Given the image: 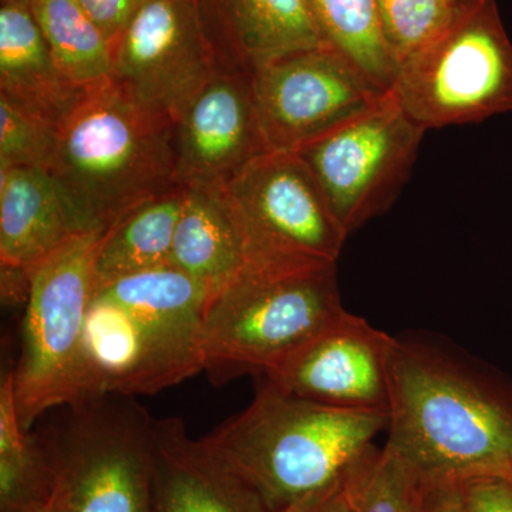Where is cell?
Here are the masks:
<instances>
[{"label": "cell", "mask_w": 512, "mask_h": 512, "mask_svg": "<svg viewBox=\"0 0 512 512\" xmlns=\"http://www.w3.org/2000/svg\"><path fill=\"white\" fill-rule=\"evenodd\" d=\"M49 173L80 234L175 184L174 121L141 106L113 80L84 92L60 124Z\"/></svg>", "instance_id": "3957f363"}, {"label": "cell", "mask_w": 512, "mask_h": 512, "mask_svg": "<svg viewBox=\"0 0 512 512\" xmlns=\"http://www.w3.org/2000/svg\"><path fill=\"white\" fill-rule=\"evenodd\" d=\"M55 436L50 507L57 512H153V417L131 396L70 404Z\"/></svg>", "instance_id": "8992f818"}, {"label": "cell", "mask_w": 512, "mask_h": 512, "mask_svg": "<svg viewBox=\"0 0 512 512\" xmlns=\"http://www.w3.org/2000/svg\"><path fill=\"white\" fill-rule=\"evenodd\" d=\"M426 131L389 92L375 109L295 153L350 235L392 207L409 180Z\"/></svg>", "instance_id": "9c48e42d"}, {"label": "cell", "mask_w": 512, "mask_h": 512, "mask_svg": "<svg viewBox=\"0 0 512 512\" xmlns=\"http://www.w3.org/2000/svg\"><path fill=\"white\" fill-rule=\"evenodd\" d=\"M28 512H57V511L53 510V508L50 507V505H45V507L35 508V510L28 511Z\"/></svg>", "instance_id": "1f68e13d"}, {"label": "cell", "mask_w": 512, "mask_h": 512, "mask_svg": "<svg viewBox=\"0 0 512 512\" xmlns=\"http://www.w3.org/2000/svg\"><path fill=\"white\" fill-rule=\"evenodd\" d=\"M99 26L111 46L123 35L144 0H77Z\"/></svg>", "instance_id": "f1b7e54d"}, {"label": "cell", "mask_w": 512, "mask_h": 512, "mask_svg": "<svg viewBox=\"0 0 512 512\" xmlns=\"http://www.w3.org/2000/svg\"><path fill=\"white\" fill-rule=\"evenodd\" d=\"M184 200L185 187L174 185L140 202L113 222L100 235L94 249V288L170 264L175 228Z\"/></svg>", "instance_id": "ffe728a7"}, {"label": "cell", "mask_w": 512, "mask_h": 512, "mask_svg": "<svg viewBox=\"0 0 512 512\" xmlns=\"http://www.w3.org/2000/svg\"><path fill=\"white\" fill-rule=\"evenodd\" d=\"M153 512H272L178 417L153 419Z\"/></svg>", "instance_id": "9a60e30c"}, {"label": "cell", "mask_w": 512, "mask_h": 512, "mask_svg": "<svg viewBox=\"0 0 512 512\" xmlns=\"http://www.w3.org/2000/svg\"><path fill=\"white\" fill-rule=\"evenodd\" d=\"M390 93L426 130L511 113L512 43L494 0L461 2L450 25L399 64Z\"/></svg>", "instance_id": "5b68a950"}, {"label": "cell", "mask_w": 512, "mask_h": 512, "mask_svg": "<svg viewBox=\"0 0 512 512\" xmlns=\"http://www.w3.org/2000/svg\"><path fill=\"white\" fill-rule=\"evenodd\" d=\"M346 312L336 264L245 268L208 301L202 370L214 384L264 376Z\"/></svg>", "instance_id": "277c9868"}, {"label": "cell", "mask_w": 512, "mask_h": 512, "mask_svg": "<svg viewBox=\"0 0 512 512\" xmlns=\"http://www.w3.org/2000/svg\"><path fill=\"white\" fill-rule=\"evenodd\" d=\"M393 340L360 316L346 312L264 377L286 393L325 406L389 413Z\"/></svg>", "instance_id": "4fadbf2b"}, {"label": "cell", "mask_w": 512, "mask_h": 512, "mask_svg": "<svg viewBox=\"0 0 512 512\" xmlns=\"http://www.w3.org/2000/svg\"><path fill=\"white\" fill-rule=\"evenodd\" d=\"M170 264L200 282L210 298L248 268L244 242L220 187H185Z\"/></svg>", "instance_id": "d6986e66"}, {"label": "cell", "mask_w": 512, "mask_h": 512, "mask_svg": "<svg viewBox=\"0 0 512 512\" xmlns=\"http://www.w3.org/2000/svg\"><path fill=\"white\" fill-rule=\"evenodd\" d=\"M266 151L251 73L220 63L174 123L175 184L224 183Z\"/></svg>", "instance_id": "5bb4252c"}, {"label": "cell", "mask_w": 512, "mask_h": 512, "mask_svg": "<svg viewBox=\"0 0 512 512\" xmlns=\"http://www.w3.org/2000/svg\"><path fill=\"white\" fill-rule=\"evenodd\" d=\"M59 127L0 94V168L35 167L49 171Z\"/></svg>", "instance_id": "4316f807"}, {"label": "cell", "mask_w": 512, "mask_h": 512, "mask_svg": "<svg viewBox=\"0 0 512 512\" xmlns=\"http://www.w3.org/2000/svg\"><path fill=\"white\" fill-rule=\"evenodd\" d=\"M345 476L326 490L306 498L301 503L293 504L281 512H353Z\"/></svg>", "instance_id": "f546056e"}, {"label": "cell", "mask_w": 512, "mask_h": 512, "mask_svg": "<svg viewBox=\"0 0 512 512\" xmlns=\"http://www.w3.org/2000/svg\"><path fill=\"white\" fill-rule=\"evenodd\" d=\"M386 447L424 483L512 480V404L461 357L394 338Z\"/></svg>", "instance_id": "6da1fadb"}, {"label": "cell", "mask_w": 512, "mask_h": 512, "mask_svg": "<svg viewBox=\"0 0 512 512\" xmlns=\"http://www.w3.org/2000/svg\"><path fill=\"white\" fill-rule=\"evenodd\" d=\"M57 66L80 89L107 82L113 46L77 0H29Z\"/></svg>", "instance_id": "603a6c76"}, {"label": "cell", "mask_w": 512, "mask_h": 512, "mask_svg": "<svg viewBox=\"0 0 512 512\" xmlns=\"http://www.w3.org/2000/svg\"><path fill=\"white\" fill-rule=\"evenodd\" d=\"M384 40L397 67L450 25L456 0H376Z\"/></svg>", "instance_id": "484cf974"}, {"label": "cell", "mask_w": 512, "mask_h": 512, "mask_svg": "<svg viewBox=\"0 0 512 512\" xmlns=\"http://www.w3.org/2000/svg\"><path fill=\"white\" fill-rule=\"evenodd\" d=\"M202 370V353L93 292L80 356V400L154 394Z\"/></svg>", "instance_id": "7c38bea8"}, {"label": "cell", "mask_w": 512, "mask_h": 512, "mask_svg": "<svg viewBox=\"0 0 512 512\" xmlns=\"http://www.w3.org/2000/svg\"><path fill=\"white\" fill-rule=\"evenodd\" d=\"M221 63L249 73L278 57L328 46L308 0H201Z\"/></svg>", "instance_id": "2e32d148"}, {"label": "cell", "mask_w": 512, "mask_h": 512, "mask_svg": "<svg viewBox=\"0 0 512 512\" xmlns=\"http://www.w3.org/2000/svg\"><path fill=\"white\" fill-rule=\"evenodd\" d=\"M251 76L266 144L275 151L301 150L389 94L330 46L278 57Z\"/></svg>", "instance_id": "8fae6325"}, {"label": "cell", "mask_w": 512, "mask_h": 512, "mask_svg": "<svg viewBox=\"0 0 512 512\" xmlns=\"http://www.w3.org/2000/svg\"><path fill=\"white\" fill-rule=\"evenodd\" d=\"M220 63L201 0H144L113 46L111 80L175 123Z\"/></svg>", "instance_id": "30bf717a"}, {"label": "cell", "mask_w": 512, "mask_h": 512, "mask_svg": "<svg viewBox=\"0 0 512 512\" xmlns=\"http://www.w3.org/2000/svg\"><path fill=\"white\" fill-rule=\"evenodd\" d=\"M101 234H80L30 269L22 352L13 369L23 430L79 397L84 325L94 292L93 256Z\"/></svg>", "instance_id": "52a82bcc"}, {"label": "cell", "mask_w": 512, "mask_h": 512, "mask_svg": "<svg viewBox=\"0 0 512 512\" xmlns=\"http://www.w3.org/2000/svg\"><path fill=\"white\" fill-rule=\"evenodd\" d=\"M326 45L390 92L397 63L384 40L376 0H308Z\"/></svg>", "instance_id": "cb8c5ba5"}, {"label": "cell", "mask_w": 512, "mask_h": 512, "mask_svg": "<svg viewBox=\"0 0 512 512\" xmlns=\"http://www.w3.org/2000/svg\"><path fill=\"white\" fill-rule=\"evenodd\" d=\"M423 512H463L460 483H426Z\"/></svg>", "instance_id": "4dcf8cb0"}, {"label": "cell", "mask_w": 512, "mask_h": 512, "mask_svg": "<svg viewBox=\"0 0 512 512\" xmlns=\"http://www.w3.org/2000/svg\"><path fill=\"white\" fill-rule=\"evenodd\" d=\"M463 512H512V480L481 477L461 483Z\"/></svg>", "instance_id": "83f0119b"}, {"label": "cell", "mask_w": 512, "mask_h": 512, "mask_svg": "<svg viewBox=\"0 0 512 512\" xmlns=\"http://www.w3.org/2000/svg\"><path fill=\"white\" fill-rule=\"evenodd\" d=\"M94 293L202 350V326L210 293L181 269L171 264L156 266L97 286Z\"/></svg>", "instance_id": "44dd1931"}, {"label": "cell", "mask_w": 512, "mask_h": 512, "mask_svg": "<svg viewBox=\"0 0 512 512\" xmlns=\"http://www.w3.org/2000/svg\"><path fill=\"white\" fill-rule=\"evenodd\" d=\"M345 481L353 512H423L426 483L386 446L369 448Z\"/></svg>", "instance_id": "d4e9b609"}, {"label": "cell", "mask_w": 512, "mask_h": 512, "mask_svg": "<svg viewBox=\"0 0 512 512\" xmlns=\"http://www.w3.org/2000/svg\"><path fill=\"white\" fill-rule=\"evenodd\" d=\"M218 187L248 268L338 264L349 235L295 151H266Z\"/></svg>", "instance_id": "ba28073f"}, {"label": "cell", "mask_w": 512, "mask_h": 512, "mask_svg": "<svg viewBox=\"0 0 512 512\" xmlns=\"http://www.w3.org/2000/svg\"><path fill=\"white\" fill-rule=\"evenodd\" d=\"M86 90L57 66L29 0H0V94L60 127Z\"/></svg>", "instance_id": "e0dca14e"}, {"label": "cell", "mask_w": 512, "mask_h": 512, "mask_svg": "<svg viewBox=\"0 0 512 512\" xmlns=\"http://www.w3.org/2000/svg\"><path fill=\"white\" fill-rule=\"evenodd\" d=\"M456 2L460 3V2H464V0H456Z\"/></svg>", "instance_id": "d6a6232c"}, {"label": "cell", "mask_w": 512, "mask_h": 512, "mask_svg": "<svg viewBox=\"0 0 512 512\" xmlns=\"http://www.w3.org/2000/svg\"><path fill=\"white\" fill-rule=\"evenodd\" d=\"M55 467L46 437L23 430L13 369L0 384V512H28L49 505Z\"/></svg>", "instance_id": "7402d4cb"}, {"label": "cell", "mask_w": 512, "mask_h": 512, "mask_svg": "<svg viewBox=\"0 0 512 512\" xmlns=\"http://www.w3.org/2000/svg\"><path fill=\"white\" fill-rule=\"evenodd\" d=\"M80 235L45 168H0V265L30 269Z\"/></svg>", "instance_id": "ac0fdd59"}, {"label": "cell", "mask_w": 512, "mask_h": 512, "mask_svg": "<svg viewBox=\"0 0 512 512\" xmlns=\"http://www.w3.org/2000/svg\"><path fill=\"white\" fill-rule=\"evenodd\" d=\"M389 413L336 409L268 382L205 444L281 512L338 483L387 430Z\"/></svg>", "instance_id": "7a4b0ae2"}]
</instances>
